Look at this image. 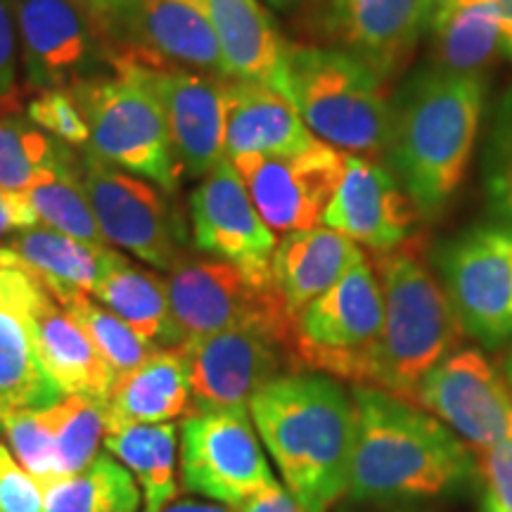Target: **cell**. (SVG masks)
I'll list each match as a JSON object with an SVG mask.
<instances>
[{
  "instance_id": "37",
  "label": "cell",
  "mask_w": 512,
  "mask_h": 512,
  "mask_svg": "<svg viewBox=\"0 0 512 512\" xmlns=\"http://www.w3.org/2000/svg\"><path fill=\"white\" fill-rule=\"evenodd\" d=\"M0 427L19 465L38 479V484L46 486L62 477L60 463H57L53 406L38 408V411L0 413Z\"/></svg>"
},
{
  "instance_id": "44",
  "label": "cell",
  "mask_w": 512,
  "mask_h": 512,
  "mask_svg": "<svg viewBox=\"0 0 512 512\" xmlns=\"http://www.w3.org/2000/svg\"><path fill=\"white\" fill-rule=\"evenodd\" d=\"M238 512H306L299 505L290 491L283 489L280 482L266 486L264 491L249 498L245 505H240Z\"/></svg>"
},
{
  "instance_id": "4",
  "label": "cell",
  "mask_w": 512,
  "mask_h": 512,
  "mask_svg": "<svg viewBox=\"0 0 512 512\" xmlns=\"http://www.w3.org/2000/svg\"><path fill=\"white\" fill-rule=\"evenodd\" d=\"M273 88L320 143L344 155L382 159L392 98L384 79L342 48L287 43Z\"/></svg>"
},
{
  "instance_id": "10",
  "label": "cell",
  "mask_w": 512,
  "mask_h": 512,
  "mask_svg": "<svg viewBox=\"0 0 512 512\" xmlns=\"http://www.w3.org/2000/svg\"><path fill=\"white\" fill-rule=\"evenodd\" d=\"M79 176L107 245L159 271H171L183 259V221L162 188L107 164L88 147L79 152Z\"/></svg>"
},
{
  "instance_id": "2",
  "label": "cell",
  "mask_w": 512,
  "mask_h": 512,
  "mask_svg": "<svg viewBox=\"0 0 512 512\" xmlns=\"http://www.w3.org/2000/svg\"><path fill=\"white\" fill-rule=\"evenodd\" d=\"M249 413L287 491L306 512H330L349 491L356 441L351 392L330 375L292 370L256 389Z\"/></svg>"
},
{
  "instance_id": "45",
  "label": "cell",
  "mask_w": 512,
  "mask_h": 512,
  "mask_svg": "<svg viewBox=\"0 0 512 512\" xmlns=\"http://www.w3.org/2000/svg\"><path fill=\"white\" fill-rule=\"evenodd\" d=\"M501 24V55L512 62V0H494Z\"/></svg>"
},
{
  "instance_id": "15",
  "label": "cell",
  "mask_w": 512,
  "mask_h": 512,
  "mask_svg": "<svg viewBox=\"0 0 512 512\" xmlns=\"http://www.w3.org/2000/svg\"><path fill=\"white\" fill-rule=\"evenodd\" d=\"M344 152L318 143L287 157L245 155L230 159L273 233H297L323 226L325 209L344 171Z\"/></svg>"
},
{
  "instance_id": "17",
  "label": "cell",
  "mask_w": 512,
  "mask_h": 512,
  "mask_svg": "<svg viewBox=\"0 0 512 512\" xmlns=\"http://www.w3.org/2000/svg\"><path fill=\"white\" fill-rule=\"evenodd\" d=\"M418 216L408 192L380 159L347 155L323 226L384 254L411 238Z\"/></svg>"
},
{
  "instance_id": "1",
  "label": "cell",
  "mask_w": 512,
  "mask_h": 512,
  "mask_svg": "<svg viewBox=\"0 0 512 512\" xmlns=\"http://www.w3.org/2000/svg\"><path fill=\"white\" fill-rule=\"evenodd\" d=\"M486 107V79L425 64L392 98L382 164L422 219H437L463 185Z\"/></svg>"
},
{
  "instance_id": "8",
  "label": "cell",
  "mask_w": 512,
  "mask_h": 512,
  "mask_svg": "<svg viewBox=\"0 0 512 512\" xmlns=\"http://www.w3.org/2000/svg\"><path fill=\"white\" fill-rule=\"evenodd\" d=\"M164 283L176 347L235 328H264L292 344L297 318L278 287L256 283L230 261L209 254L183 256Z\"/></svg>"
},
{
  "instance_id": "23",
  "label": "cell",
  "mask_w": 512,
  "mask_h": 512,
  "mask_svg": "<svg viewBox=\"0 0 512 512\" xmlns=\"http://www.w3.org/2000/svg\"><path fill=\"white\" fill-rule=\"evenodd\" d=\"M31 323L41 366L57 387L67 396H91L105 403L117 375L53 294L43 299Z\"/></svg>"
},
{
  "instance_id": "13",
  "label": "cell",
  "mask_w": 512,
  "mask_h": 512,
  "mask_svg": "<svg viewBox=\"0 0 512 512\" xmlns=\"http://www.w3.org/2000/svg\"><path fill=\"white\" fill-rule=\"evenodd\" d=\"M192 413L247 411L256 389L292 373V344L264 328H235L183 344Z\"/></svg>"
},
{
  "instance_id": "36",
  "label": "cell",
  "mask_w": 512,
  "mask_h": 512,
  "mask_svg": "<svg viewBox=\"0 0 512 512\" xmlns=\"http://www.w3.org/2000/svg\"><path fill=\"white\" fill-rule=\"evenodd\" d=\"M486 207L496 226L512 233V83L496 102L482 152Z\"/></svg>"
},
{
  "instance_id": "16",
  "label": "cell",
  "mask_w": 512,
  "mask_h": 512,
  "mask_svg": "<svg viewBox=\"0 0 512 512\" xmlns=\"http://www.w3.org/2000/svg\"><path fill=\"white\" fill-rule=\"evenodd\" d=\"M190 226L200 252L230 261L256 283H273L278 240L228 157L190 192Z\"/></svg>"
},
{
  "instance_id": "34",
  "label": "cell",
  "mask_w": 512,
  "mask_h": 512,
  "mask_svg": "<svg viewBox=\"0 0 512 512\" xmlns=\"http://www.w3.org/2000/svg\"><path fill=\"white\" fill-rule=\"evenodd\" d=\"M55 302L74 318V323L83 330V335L91 339L93 347L107 361V366L114 370L117 380L143 366L147 358L159 349L155 344L140 339L110 309L93 302L88 292H69L55 299Z\"/></svg>"
},
{
  "instance_id": "22",
  "label": "cell",
  "mask_w": 512,
  "mask_h": 512,
  "mask_svg": "<svg viewBox=\"0 0 512 512\" xmlns=\"http://www.w3.org/2000/svg\"><path fill=\"white\" fill-rule=\"evenodd\" d=\"M190 413V377L181 349H157L143 366L114 382L105 399V434L128 425L171 422Z\"/></svg>"
},
{
  "instance_id": "32",
  "label": "cell",
  "mask_w": 512,
  "mask_h": 512,
  "mask_svg": "<svg viewBox=\"0 0 512 512\" xmlns=\"http://www.w3.org/2000/svg\"><path fill=\"white\" fill-rule=\"evenodd\" d=\"M72 150L27 117L24 93L0 95V188L27 192L31 181Z\"/></svg>"
},
{
  "instance_id": "5",
  "label": "cell",
  "mask_w": 512,
  "mask_h": 512,
  "mask_svg": "<svg viewBox=\"0 0 512 512\" xmlns=\"http://www.w3.org/2000/svg\"><path fill=\"white\" fill-rule=\"evenodd\" d=\"M384 320L373 387L413 401L418 384L441 358L456 351L460 328L444 285L418 247H396L377 259Z\"/></svg>"
},
{
  "instance_id": "14",
  "label": "cell",
  "mask_w": 512,
  "mask_h": 512,
  "mask_svg": "<svg viewBox=\"0 0 512 512\" xmlns=\"http://www.w3.org/2000/svg\"><path fill=\"white\" fill-rule=\"evenodd\" d=\"M415 403L477 451L512 441V384L479 349H456L422 377Z\"/></svg>"
},
{
  "instance_id": "7",
  "label": "cell",
  "mask_w": 512,
  "mask_h": 512,
  "mask_svg": "<svg viewBox=\"0 0 512 512\" xmlns=\"http://www.w3.org/2000/svg\"><path fill=\"white\" fill-rule=\"evenodd\" d=\"M384 320L382 287L368 256H361L328 292L297 316L292 358L313 370L354 384H373Z\"/></svg>"
},
{
  "instance_id": "30",
  "label": "cell",
  "mask_w": 512,
  "mask_h": 512,
  "mask_svg": "<svg viewBox=\"0 0 512 512\" xmlns=\"http://www.w3.org/2000/svg\"><path fill=\"white\" fill-rule=\"evenodd\" d=\"M64 396L41 366L31 318L0 306V413L50 408Z\"/></svg>"
},
{
  "instance_id": "9",
  "label": "cell",
  "mask_w": 512,
  "mask_h": 512,
  "mask_svg": "<svg viewBox=\"0 0 512 512\" xmlns=\"http://www.w3.org/2000/svg\"><path fill=\"white\" fill-rule=\"evenodd\" d=\"M29 91H72L117 74L121 48L79 0H12Z\"/></svg>"
},
{
  "instance_id": "25",
  "label": "cell",
  "mask_w": 512,
  "mask_h": 512,
  "mask_svg": "<svg viewBox=\"0 0 512 512\" xmlns=\"http://www.w3.org/2000/svg\"><path fill=\"white\" fill-rule=\"evenodd\" d=\"M425 36L432 64L458 74L484 76L501 53V24L494 0H427Z\"/></svg>"
},
{
  "instance_id": "46",
  "label": "cell",
  "mask_w": 512,
  "mask_h": 512,
  "mask_svg": "<svg viewBox=\"0 0 512 512\" xmlns=\"http://www.w3.org/2000/svg\"><path fill=\"white\" fill-rule=\"evenodd\" d=\"M159 512H238L228 505L214 503V501H195V498H181V501H171L164 505Z\"/></svg>"
},
{
  "instance_id": "21",
  "label": "cell",
  "mask_w": 512,
  "mask_h": 512,
  "mask_svg": "<svg viewBox=\"0 0 512 512\" xmlns=\"http://www.w3.org/2000/svg\"><path fill=\"white\" fill-rule=\"evenodd\" d=\"M361 256H366V252L354 240L332 228L318 226L287 233L273 252V283L287 309L297 318Z\"/></svg>"
},
{
  "instance_id": "42",
  "label": "cell",
  "mask_w": 512,
  "mask_h": 512,
  "mask_svg": "<svg viewBox=\"0 0 512 512\" xmlns=\"http://www.w3.org/2000/svg\"><path fill=\"white\" fill-rule=\"evenodd\" d=\"M19 64V31L15 17V3L0 0V95L17 88Z\"/></svg>"
},
{
  "instance_id": "38",
  "label": "cell",
  "mask_w": 512,
  "mask_h": 512,
  "mask_svg": "<svg viewBox=\"0 0 512 512\" xmlns=\"http://www.w3.org/2000/svg\"><path fill=\"white\" fill-rule=\"evenodd\" d=\"M27 117L48 136L67 145L86 147L91 140L86 119L76 105L72 91H38L27 102Z\"/></svg>"
},
{
  "instance_id": "33",
  "label": "cell",
  "mask_w": 512,
  "mask_h": 512,
  "mask_svg": "<svg viewBox=\"0 0 512 512\" xmlns=\"http://www.w3.org/2000/svg\"><path fill=\"white\" fill-rule=\"evenodd\" d=\"M43 494V512H138L143 496L131 472L110 456L46 484Z\"/></svg>"
},
{
  "instance_id": "48",
  "label": "cell",
  "mask_w": 512,
  "mask_h": 512,
  "mask_svg": "<svg viewBox=\"0 0 512 512\" xmlns=\"http://www.w3.org/2000/svg\"><path fill=\"white\" fill-rule=\"evenodd\" d=\"M505 377H508V382L512 384V347L508 351V358H505Z\"/></svg>"
},
{
  "instance_id": "18",
  "label": "cell",
  "mask_w": 512,
  "mask_h": 512,
  "mask_svg": "<svg viewBox=\"0 0 512 512\" xmlns=\"http://www.w3.org/2000/svg\"><path fill=\"white\" fill-rule=\"evenodd\" d=\"M140 69L162 102L183 174H211L226 159V79L169 64Z\"/></svg>"
},
{
  "instance_id": "24",
  "label": "cell",
  "mask_w": 512,
  "mask_h": 512,
  "mask_svg": "<svg viewBox=\"0 0 512 512\" xmlns=\"http://www.w3.org/2000/svg\"><path fill=\"white\" fill-rule=\"evenodd\" d=\"M5 247L17 256L24 271L53 294V299L69 292L93 294L121 254L110 247L86 245L46 226L19 230Z\"/></svg>"
},
{
  "instance_id": "27",
  "label": "cell",
  "mask_w": 512,
  "mask_h": 512,
  "mask_svg": "<svg viewBox=\"0 0 512 512\" xmlns=\"http://www.w3.org/2000/svg\"><path fill=\"white\" fill-rule=\"evenodd\" d=\"M219 38L228 79L273 88L287 41L259 0H202Z\"/></svg>"
},
{
  "instance_id": "41",
  "label": "cell",
  "mask_w": 512,
  "mask_h": 512,
  "mask_svg": "<svg viewBox=\"0 0 512 512\" xmlns=\"http://www.w3.org/2000/svg\"><path fill=\"white\" fill-rule=\"evenodd\" d=\"M477 453L486 486V512H512V441H501Z\"/></svg>"
},
{
  "instance_id": "6",
  "label": "cell",
  "mask_w": 512,
  "mask_h": 512,
  "mask_svg": "<svg viewBox=\"0 0 512 512\" xmlns=\"http://www.w3.org/2000/svg\"><path fill=\"white\" fill-rule=\"evenodd\" d=\"M72 95L91 131L86 147L93 155L176 195L183 169L164 107L143 69L128 64L107 79L81 83Z\"/></svg>"
},
{
  "instance_id": "40",
  "label": "cell",
  "mask_w": 512,
  "mask_h": 512,
  "mask_svg": "<svg viewBox=\"0 0 512 512\" xmlns=\"http://www.w3.org/2000/svg\"><path fill=\"white\" fill-rule=\"evenodd\" d=\"M121 48H143V0H79Z\"/></svg>"
},
{
  "instance_id": "31",
  "label": "cell",
  "mask_w": 512,
  "mask_h": 512,
  "mask_svg": "<svg viewBox=\"0 0 512 512\" xmlns=\"http://www.w3.org/2000/svg\"><path fill=\"white\" fill-rule=\"evenodd\" d=\"M38 223L57 233L86 242L93 247H107L105 235L95 221L79 176V152L72 150L60 162L43 169L27 188Z\"/></svg>"
},
{
  "instance_id": "20",
  "label": "cell",
  "mask_w": 512,
  "mask_h": 512,
  "mask_svg": "<svg viewBox=\"0 0 512 512\" xmlns=\"http://www.w3.org/2000/svg\"><path fill=\"white\" fill-rule=\"evenodd\" d=\"M318 138L294 105L266 83L226 79V157H287Z\"/></svg>"
},
{
  "instance_id": "29",
  "label": "cell",
  "mask_w": 512,
  "mask_h": 512,
  "mask_svg": "<svg viewBox=\"0 0 512 512\" xmlns=\"http://www.w3.org/2000/svg\"><path fill=\"white\" fill-rule=\"evenodd\" d=\"M107 453L131 472L145 512H159L178 496V430L174 422L157 425H128L105 434Z\"/></svg>"
},
{
  "instance_id": "35",
  "label": "cell",
  "mask_w": 512,
  "mask_h": 512,
  "mask_svg": "<svg viewBox=\"0 0 512 512\" xmlns=\"http://www.w3.org/2000/svg\"><path fill=\"white\" fill-rule=\"evenodd\" d=\"M53 411L60 475H76L98 458L105 441V403L91 396H64Z\"/></svg>"
},
{
  "instance_id": "43",
  "label": "cell",
  "mask_w": 512,
  "mask_h": 512,
  "mask_svg": "<svg viewBox=\"0 0 512 512\" xmlns=\"http://www.w3.org/2000/svg\"><path fill=\"white\" fill-rule=\"evenodd\" d=\"M41 226L27 192L0 188V235H15L19 230Z\"/></svg>"
},
{
  "instance_id": "12",
  "label": "cell",
  "mask_w": 512,
  "mask_h": 512,
  "mask_svg": "<svg viewBox=\"0 0 512 512\" xmlns=\"http://www.w3.org/2000/svg\"><path fill=\"white\" fill-rule=\"evenodd\" d=\"M178 448L183 489L228 508L238 510L278 482L247 411L185 415Z\"/></svg>"
},
{
  "instance_id": "3",
  "label": "cell",
  "mask_w": 512,
  "mask_h": 512,
  "mask_svg": "<svg viewBox=\"0 0 512 512\" xmlns=\"http://www.w3.org/2000/svg\"><path fill=\"white\" fill-rule=\"evenodd\" d=\"M356 408V441L351 458L349 498L356 503L392 505L437 498L472 475V453L451 427L370 384L351 389Z\"/></svg>"
},
{
  "instance_id": "19",
  "label": "cell",
  "mask_w": 512,
  "mask_h": 512,
  "mask_svg": "<svg viewBox=\"0 0 512 512\" xmlns=\"http://www.w3.org/2000/svg\"><path fill=\"white\" fill-rule=\"evenodd\" d=\"M427 0H328L325 29L335 48L384 81L399 74L425 36Z\"/></svg>"
},
{
  "instance_id": "39",
  "label": "cell",
  "mask_w": 512,
  "mask_h": 512,
  "mask_svg": "<svg viewBox=\"0 0 512 512\" xmlns=\"http://www.w3.org/2000/svg\"><path fill=\"white\" fill-rule=\"evenodd\" d=\"M43 486L0 444V512H43Z\"/></svg>"
},
{
  "instance_id": "28",
  "label": "cell",
  "mask_w": 512,
  "mask_h": 512,
  "mask_svg": "<svg viewBox=\"0 0 512 512\" xmlns=\"http://www.w3.org/2000/svg\"><path fill=\"white\" fill-rule=\"evenodd\" d=\"M91 297L124 320L145 342L159 349L176 347V328L164 278L131 264L124 254L117 256Z\"/></svg>"
},
{
  "instance_id": "26",
  "label": "cell",
  "mask_w": 512,
  "mask_h": 512,
  "mask_svg": "<svg viewBox=\"0 0 512 512\" xmlns=\"http://www.w3.org/2000/svg\"><path fill=\"white\" fill-rule=\"evenodd\" d=\"M143 48L169 67L228 79L221 43L202 0H143Z\"/></svg>"
},
{
  "instance_id": "49",
  "label": "cell",
  "mask_w": 512,
  "mask_h": 512,
  "mask_svg": "<svg viewBox=\"0 0 512 512\" xmlns=\"http://www.w3.org/2000/svg\"><path fill=\"white\" fill-rule=\"evenodd\" d=\"M10 249L8 247H5V245H0V266H3L5 264V261H8L10 259Z\"/></svg>"
},
{
  "instance_id": "47",
  "label": "cell",
  "mask_w": 512,
  "mask_h": 512,
  "mask_svg": "<svg viewBox=\"0 0 512 512\" xmlns=\"http://www.w3.org/2000/svg\"><path fill=\"white\" fill-rule=\"evenodd\" d=\"M266 3L271 5L275 12H292L294 8H299L304 0H266Z\"/></svg>"
},
{
  "instance_id": "11",
  "label": "cell",
  "mask_w": 512,
  "mask_h": 512,
  "mask_svg": "<svg viewBox=\"0 0 512 512\" xmlns=\"http://www.w3.org/2000/svg\"><path fill=\"white\" fill-rule=\"evenodd\" d=\"M434 266L460 328L486 349L512 339V233L470 228L434 249Z\"/></svg>"
}]
</instances>
